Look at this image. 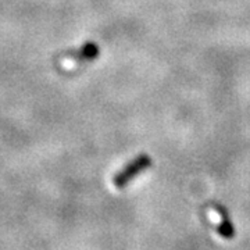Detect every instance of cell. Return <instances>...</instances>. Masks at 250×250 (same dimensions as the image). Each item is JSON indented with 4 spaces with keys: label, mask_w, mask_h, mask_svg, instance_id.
I'll list each match as a JSON object with an SVG mask.
<instances>
[{
    "label": "cell",
    "mask_w": 250,
    "mask_h": 250,
    "mask_svg": "<svg viewBox=\"0 0 250 250\" xmlns=\"http://www.w3.org/2000/svg\"><path fill=\"white\" fill-rule=\"evenodd\" d=\"M99 56V46L93 42H89L86 45H83L81 47L78 52L70 54L65 60H64V64L67 67H72L75 62H89V60H93Z\"/></svg>",
    "instance_id": "2"
},
{
    "label": "cell",
    "mask_w": 250,
    "mask_h": 250,
    "mask_svg": "<svg viewBox=\"0 0 250 250\" xmlns=\"http://www.w3.org/2000/svg\"><path fill=\"white\" fill-rule=\"evenodd\" d=\"M214 211L220 215V223L215 227V231L224 239H232L235 238V228H233L228 211L223 206H214Z\"/></svg>",
    "instance_id": "3"
},
{
    "label": "cell",
    "mask_w": 250,
    "mask_h": 250,
    "mask_svg": "<svg viewBox=\"0 0 250 250\" xmlns=\"http://www.w3.org/2000/svg\"><path fill=\"white\" fill-rule=\"evenodd\" d=\"M150 166H152V159L147 154H139V156H136L134 160L131 161V163H128L123 170L114 175V178H113L114 187L118 188V189H123L136 175L142 174L143 171L147 170Z\"/></svg>",
    "instance_id": "1"
}]
</instances>
